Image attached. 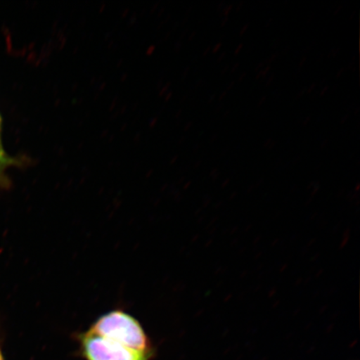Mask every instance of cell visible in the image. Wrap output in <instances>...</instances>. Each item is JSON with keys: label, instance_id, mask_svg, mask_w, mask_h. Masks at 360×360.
I'll list each match as a JSON object with an SVG mask.
<instances>
[{"label": "cell", "instance_id": "6da1fadb", "mask_svg": "<svg viewBox=\"0 0 360 360\" xmlns=\"http://www.w3.org/2000/svg\"><path fill=\"white\" fill-rule=\"evenodd\" d=\"M89 330L123 342L134 349L152 353L150 341L141 323L132 315L122 310H112L102 315Z\"/></svg>", "mask_w": 360, "mask_h": 360}, {"label": "cell", "instance_id": "7a4b0ae2", "mask_svg": "<svg viewBox=\"0 0 360 360\" xmlns=\"http://www.w3.org/2000/svg\"><path fill=\"white\" fill-rule=\"evenodd\" d=\"M81 351L87 360H148L152 353L129 347L123 342L90 330L79 335Z\"/></svg>", "mask_w": 360, "mask_h": 360}, {"label": "cell", "instance_id": "3957f363", "mask_svg": "<svg viewBox=\"0 0 360 360\" xmlns=\"http://www.w3.org/2000/svg\"><path fill=\"white\" fill-rule=\"evenodd\" d=\"M2 120L0 116V186H7L8 180L6 177V170L10 168L11 166L15 165L18 164L19 160H15L8 155L6 150H4L2 139H1V129H2Z\"/></svg>", "mask_w": 360, "mask_h": 360}, {"label": "cell", "instance_id": "277c9868", "mask_svg": "<svg viewBox=\"0 0 360 360\" xmlns=\"http://www.w3.org/2000/svg\"><path fill=\"white\" fill-rule=\"evenodd\" d=\"M0 360H4L1 350H0Z\"/></svg>", "mask_w": 360, "mask_h": 360}]
</instances>
